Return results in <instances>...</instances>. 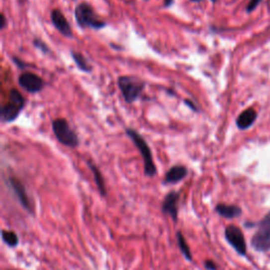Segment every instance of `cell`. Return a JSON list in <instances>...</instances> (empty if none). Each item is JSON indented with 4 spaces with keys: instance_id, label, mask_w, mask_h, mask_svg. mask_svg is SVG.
Here are the masks:
<instances>
[{
    "instance_id": "6da1fadb",
    "label": "cell",
    "mask_w": 270,
    "mask_h": 270,
    "mask_svg": "<svg viewBox=\"0 0 270 270\" xmlns=\"http://www.w3.org/2000/svg\"><path fill=\"white\" fill-rule=\"evenodd\" d=\"M126 134L130 137V139H131L133 144L136 146L139 153L142 154V158L144 160V171L146 176L149 178L155 177L156 173H158V170H156V166L153 161V156L150 150V147L147 144L146 139L134 129H127Z\"/></svg>"
},
{
    "instance_id": "7a4b0ae2",
    "label": "cell",
    "mask_w": 270,
    "mask_h": 270,
    "mask_svg": "<svg viewBox=\"0 0 270 270\" xmlns=\"http://www.w3.org/2000/svg\"><path fill=\"white\" fill-rule=\"evenodd\" d=\"M75 19L82 29L100 30L107 25L95 13L93 7L88 2H82L75 7Z\"/></svg>"
},
{
    "instance_id": "3957f363",
    "label": "cell",
    "mask_w": 270,
    "mask_h": 270,
    "mask_svg": "<svg viewBox=\"0 0 270 270\" xmlns=\"http://www.w3.org/2000/svg\"><path fill=\"white\" fill-rule=\"evenodd\" d=\"M118 88L127 103H133L141 96L145 89V82L133 76H120L117 80Z\"/></svg>"
},
{
    "instance_id": "277c9868",
    "label": "cell",
    "mask_w": 270,
    "mask_h": 270,
    "mask_svg": "<svg viewBox=\"0 0 270 270\" xmlns=\"http://www.w3.org/2000/svg\"><path fill=\"white\" fill-rule=\"evenodd\" d=\"M25 100L20 92L16 89H12L8 94L7 102L1 109V120L2 123L10 124L19 116L20 112L23 110Z\"/></svg>"
},
{
    "instance_id": "5b68a950",
    "label": "cell",
    "mask_w": 270,
    "mask_h": 270,
    "mask_svg": "<svg viewBox=\"0 0 270 270\" xmlns=\"http://www.w3.org/2000/svg\"><path fill=\"white\" fill-rule=\"evenodd\" d=\"M52 130L57 141L64 146L70 148H76L80 145V138L70 127L69 121L65 118H57L52 123Z\"/></svg>"
},
{
    "instance_id": "8992f818",
    "label": "cell",
    "mask_w": 270,
    "mask_h": 270,
    "mask_svg": "<svg viewBox=\"0 0 270 270\" xmlns=\"http://www.w3.org/2000/svg\"><path fill=\"white\" fill-rule=\"evenodd\" d=\"M251 246L259 252L270 250V211L258 223V230L251 239Z\"/></svg>"
},
{
    "instance_id": "52a82bcc",
    "label": "cell",
    "mask_w": 270,
    "mask_h": 270,
    "mask_svg": "<svg viewBox=\"0 0 270 270\" xmlns=\"http://www.w3.org/2000/svg\"><path fill=\"white\" fill-rule=\"evenodd\" d=\"M225 238L230 246L236 250L240 256H246L247 245L243 231L236 225H229L225 229Z\"/></svg>"
},
{
    "instance_id": "ba28073f",
    "label": "cell",
    "mask_w": 270,
    "mask_h": 270,
    "mask_svg": "<svg viewBox=\"0 0 270 270\" xmlns=\"http://www.w3.org/2000/svg\"><path fill=\"white\" fill-rule=\"evenodd\" d=\"M8 184H10L11 189L13 190V192L17 198V201L19 202L21 207L24 209L25 211L29 212L30 214H34V208L32 206L31 199L28 195L27 190H25L24 185L22 182L16 178H10L8 179Z\"/></svg>"
},
{
    "instance_id": "9c48e42d",
    "label": "cell",
    "mask_w": 270,
    "mask_h": 270,
    "mask_svg": "<svg viewBox=\"0 0 270 270\" xmlns=\"http://www.w3.org/2000/svg\"><path fill=\"white\" fill-rule=\"evenodd\" d=\"M18 84L23 90L29 93L40 92L45 87V81L40 76L32 72H24L18 78Z\"/></svg>"
},
{
    "instance_id": "30bf717a",
    "label": "cell",
    "mask_w": 270,
    "mask_h": 270,
    "mask_svg": "<svg viewBox=\"0 0 270 270\" xmlns=\"http://www.w3.org/2000/svg\"><path fill=\"white\" fill-rule=\"evenodd\" d=\"M179 202L180 193L178 191H170L165 196L162 204V212L169 215L174 222H177L179 217Z\"/></svg>"
},
{
    "instance_id": "8fae6325",
    "label": "cell",
    "mask_w": 270,
    "mask_h": 270,
    "mask_svg": "<svg viewBox=\"0 0 270 270\" xmlns=\"http://www.w3.org/2000/svg\"><path fill=\"white\" fill-rule=\"evenodd\" d=\"M51 20H52V23H53L54 27L56 28V30L60 34L64 35L65 37L71 38L73 36L71 25H70V23L68 22L67 18L62 11L60 10L52 11L51 12Z\"/></svg>"
},
{
    "instance_id": "7c38bea8",
    "label": "cell",
    "mask_w": 270,
    "mask_h": 270,
    "mask_svg": "<svg viewBox=\"0 0 270 270\" xmlns=\"http://www.w3.org/2000/svg\"><path fill=\"white\" fill-rule=\"evenodd\" d=\"M188 174V169L182 166V165H176V166L171 167L168 172L165 176V184L174 185L184 180Z\"/></svg>"
},
{
    "instance_id": "4fadbf2b",
    "label": "cell",
    "mask_w": 270,
    "mask_h": 270,
    "mask_svg": "<svg viewBox=\"0 0 270 270\" xmlns=\"http://www.w3.org/2000/svg\"><path fill=\"white\" fill-rule=\"evenodd\" d=\"M257 118H258V113L254 108L246 109L238 116L237 121H236L237 127L240 130H247L254 125Z\"/></svg>"
},
{
    "instance_id": "5bb4252c",
    "label": "cell",
    "mask_w": 270,
    "mask_h": 270,
    "mask_svg": "<svg viewBox=\"0 0 270 270\" xmlns=\"http://www.w3.org/2000/svg\"><path fill=\"white\" fill-rule=\"evenodd\" d=\"M215 212L224 219L232 220L242 215V208L237 205L217 204L215 206Z\"/></svg>"
},
{
    "instance_id": "9a60e30c",
    "label": "cell",
    "mask_w": 270,
    "mask_h": 270,
    "mask_svg": "<svg viewBox=\"0 0 270 270\" xmlns=\"http://www.w3.org/2000/svg\"><path fill=\"white\" fill-rule=\"evenodd\" d=\"M88 166L89 168L91 169L92 173H93V177H94V180H95V184H96L97 186V189L99 191L100 195L102 196H106L107 195V188H106V184H104V180L102 178V174L101 172L99 171V169L95 166V165L91 162H88Z\"/></svg>"
},
{
    "instance_id": "2e32d148",
    "label": "cell",
    "mask_w": 270,
    "mask_h": 270,
    "mask_svg": "<svg viewBox=\"0 0 270 270\" xmlns=\"http://www.w3.org/2000/svg\"><path fill=\"white\" fill-rule=\"evenodd\" d=\"M71 56H72V59L74 60L75 65L77 66L78 69L81 70V71L86 72V73H91L92 72L91 65L89 64L88 60H87V58L83 54L78 53V52L72 51L71 52Z\"/></svg>"
},
{
    "instance_id": "e0dca14e",
    "label": "cell",
    "mask_w": 270,
    "mask_h": 270,
    "mask_svg": "<svg viewBox=\"0 0 270 270\" xmlns=\"http://www.w3.org/2000/svg\"><path fill=\"white\" fill-rule=\"evenodd\" d=\"M177 239H178L179 248H180V252L182 254V256H184L185 259L188 260L189 262H191V261H192V259H193L192 254H191V250H190L189 245L187 244V241L184 238V236H182V233L180 231L177 232Z\"/></svg>"
},
{
    "instance_id": "ac0fdd59",
    "label": "cell",
    "mask_w": 270,
    "mask_h": 270,
    "mask_svg": "<svg viewBox=\"0 0 270 270\" xmlns=\"http://www.w3.org/2000/svg\"><path fill=\"white\" fill-rule=\"evenodd\" d=\"M2 236V241L3 243H5L8 247H16L18 246L19 244V238L14 231H10V230H2L1 232Z\"/></svg>"
},
{
    "instance_id": "d6986e66",
    "label": "cell",
    "mask_w": 270,
    "mask_h": 270,
    "mask_svg": "<svg viewBox=\"0 0 270 270\" xmlns=\"http://www.w3.org/2000/svg\"><path fill=\"white\" fill-rule=\"evenodd\" d=\"M33 45H34V47H36L37 49H39L43 54H50L51 53V50L49 49V47L42 40H40L39 38H35L33 40Z\"/></svg>"
},
{
    "instance_id": "ffe728a7",
    "label": "cell",
    "mask_w": 270,
    "mask_h": 270,
    "mask_svg": "<svg viewBox=\"0 0 270 270\" xmlns=\"http://www.w3.org/2000/svg\"><path fill=\"white\" fill-rule=\"evenodd\" d=\"M261 2H262V0H250V1L248 2V4H247V6H246V12L247 13L254 12Z\"/></svg>"
},
{
    "instance_id": "44dd1931",
    "label": "cell",
    "mask_w": 270,
    "mask_h": 270,
    "mask_svg": "<svg viewBox=\"0 0 270 270\" xmlns=\"http://www.w3.org/2000/svg\"><path fill=\"white\" fill-rule=\"evenodd\" d=\"M204 266L207 270H217V265L211 260H207L204 263Z\"/></svg>"
},
{
    "instance_id": "7402d4cb",
    "label": "cell",
    "mask_w": 270,
    "mask_h": 270,
    "mask_svg": "<svg viewBox=\"0 0 270 270\" xmlns=\"http://www.w3.org/2000/svg\"><path fill=\"white\" fill-rule=\"evenodd\" d=\"M13 62L15 63V65H16L17 67H18V68H20V69H25V68H28V67H30V65H27V64H25V63L21 62V60H20L19 58H16V57H13Z\"/></svg>"
},
{
    "instance_id": "603a6c76",
    "label": "cell",
    "mask_w": 270,
    "mask_h": 270,
    "mask_svg": "<svg viewBox=\"0 0 270 270\" xmlns=\"http://www.w3.org/2000/svg\"><path fill=\"white\" fill-rule=\"evenodd\" d=\"M184 102L187 104V106H188L191 110H193V111H195V112H198V109H197V107L194 104V102H192V101L189 100V99H185Z\"/></svg>"
},
{
    "instance_id": "cb8c5ba5",
    "label": "cell",
    "mask_w": 270,
    "mask_h": 270,
    "mask_svg": "<svg viewBox=\"0 0 270 270\" xmlns=\"http://www.w3.org/2000/svg\"><path fill=\"white\" fill-rule=\"evenodd\" d=\"M5 25H6V19H5V16L4 14H1V30H3L5 28Z\"/></svg>"
},
{
    "instance_id": "d4e9b609",
    "label": "cell",
    "mask_w": 270,
    "mask_h": 270,
    "mask_svg": "<svg viewBox=\"0 0 270 270\" xmlns=\"http://www.w3.org/2000/svg\"><path fill=\"white\" fill-rule=\"evenodd\" d=\"M173 3V0H165V6H166V7H168V6H170L171 4Z\"/></svg>"
},
{
    "instance_id": "484cf974",
    "label": "cell",
    "mask_w": 270,
    "mask_h": 270,
    "mask_svg": "<svg viewBox=\"0 0 270 270\" xmlns=\"http://www.w3.org/2000/svg\"><path fill=\"white\" fill-rule=\"evenodd\" d=\"M191 1H193V2H201V1H203V0H191Z\"/></svg>"
},
{
    "instance_id": "4316f807",
    "label": "cell",
    "mask_w": 270,
    "mask_h": 270,
    "mask_svg": "<svg viewBox=\"0 0 270 270\" xmlns=\"http://www.w3.org/2000/svg\"><path fill=\"white\" fill-rule=\"evenodd\" d=\"M210 1H211V2H213V3H215V2L217 1V0H210Z\"/></svg>"
}]
</instances>
